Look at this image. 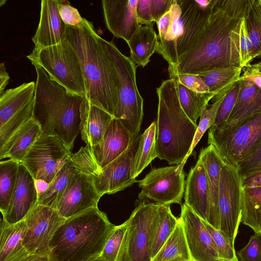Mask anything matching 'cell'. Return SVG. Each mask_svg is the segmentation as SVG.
Returning a JSON list of instances; mask_svg holds the SVG:
<instances>
[{
  "label": "cell",
  "instance_id": "cell-1",
  "mask_svg": "<svg viewBox=\"0 0 261 261\" xmlns=\"http://www.w3.org/2000/svg\"><path fill=\"white\" fill-rule=\"evenodd\" d=\"M249 0H212L207 24L189 51L172 68L177 74H199L212 70L241 66V24Z\"/></svg>",
  "mask_w": 261,
  "mask_h": 261
},
{
  "label": "cell",
  "instance_id": "cell-2",
  "mask_svg": "<svg viewBox=\"0 0 261 261\" xmlns=\"http://www.w3.org/2000/svg\"><path fill=\"white\" fill-rule=\"evenodd\" d=\"M65 37L80 61L87 99L114 117L119 103L120 83L104 39L86 19L82 28L66 25Z\"/></svg>",
  "mask_w": 261,
  "mask_h": 261
},
{
  "label": "cell",
  "instance_id": "cell-3",
  "mask_svg": "<svg viewBox=\"0 0 261 261\" xmlns=\"http://www.w3.org/2000/svg\"><path fill=\"white\" fill-rule=\"evenodd\" d=\"M32 64L37 75L34 116L43 131L59 138L71 151L81 133L82 109L86 97L70 92L40 66Z\"/></svg>",
  "mask_w": 261,
  "mask_h": 261
},
{
  "label": "cell",
  "instance_id": "cell-4",
  "mask_svg": "<svg viewBox=\"0 0 261 261\" xmlns=\"http://www.w3.org/2000/svg\"><path fill=\"white\" fill-rule=\"evenodd\" d=\"M97 207L66 219L49 244L50 261H89L99 257L114 228Z\"/></svg>",
  "mask_w": 261,
  "mask_h": 261
},
{
  "label": "cell",
  "instance_id": "cell-5",
  "mask_svg": "<svg viewBox=\"0 0 261 261\" xmlns=\"http://www.w3.org/2000/svg\"><path fill=\"white\" fill-rule=\"evenodd\" d=\"M159 103L156 122L157 158L169 165H179L191 146L197 128L179 102L177 83L164 81L156 89Z\"/></svg>",
  "mask_w": 261,
  "mask_h": 261
},
{
  "label": "cell",
  "instance_id": "cell-6",
  "mask_svg": "<svg viewBox=\"0 0 261 261\" xmlns=\"http://www.w3.org/2000/svg\"><path fill=\"white\" fill-rule=\"evenodd\" d=\"M211 5L204 8L196 0H173V27L156 51L167 61L168 69L174 67L196 42L207 24Z\"/></svg>",
  "mask_w": 261,
  "mask_h": 261
},
{
  "label": "cell",
  "instance_id": "cell-7",
  "mask_svg": "<svg viewBox=\"0 0 261 261\" xmlns=\"http://www.w3.org/2000/svg\"><path fill=\"white\" fill-rule=\"evenodd\" d=\"M207 143L227 165L238 169L261 145V113L230 128H210Z\"/></svg>",
  "mask_w": 261,
  "mask_h": 261
},
{
  "label": "cell",
  "instance_id": "cell-8",
  "mask_svg": "<svg viewBox=\"0 0 261 261\" xmlns=\"http://www.w3.org/2000/svg\"><path fill=\"white\" fill-rule=\"evenodd\" d=\"M27 58L42 67L51 78L70 92L87 98V88L79 57L65 37L59 43L33 49Z\"/></svg>",
  "mask_w": 261,
  "mask_h": 261
},
{
  "label": "cell",
  "instance_id": "cell-9",
  "mask_svg": "<svg viewBox=\"0 0 261 261\" xmlns=\"http://www.w3.org/2000/svg\"><path fill=\"white\" fill-rule=\"evenodd\" d=\"M120 83L119 103L114 117L120 120L134 138L138 136L143 118V99L136 82L137 65L111 41L103 40Z\"/></svg>",
  "mask_w": 261,
  "mask_h": 261
},
{
  "label": "cell",
  "instance_id": "cell-10",
  "mask_svg": "<svg viewBox=\"0 0 261 261\" xmlns=\"http://www.w3.org/2000/svg\"><path fill=\"white\" fill-rule=\"evenodd\" d=\"M71 154L61 140L42 130L20 163L35 180L49 184Z\"/></svg>",
  "mask_w": 261,
  "mask_h": 261
},
{
  "label": "cell",
  "instance_id": "cell-11",
  "mask_svg": "<svg viewBox=\"0 0 261 261\" xmlns=\"http://www.w3.org/2000/svg\"><path fill=\"white\" fill-rule=\"evenodd\" d=\"M158 205L142 202L132 212L116 261H151L150 229Z\"/></svg>",
  "mask_w": 261,
  "mask_h": 261
},
{
  "label": "cell",
  "instance_id": "cell-12",
  "mask_svg": "<svg viewBox=\"0 0 261 261\" xmlns=\"http://www.w3.org/2000/svg\"><path fill=\"white\" fill-rule=\"evenodd\" d=\"M242 188L238 170L225 164L220 174L219 230L231 239H236L241 222Z\"/></svg>",
  "mask_w": 261,
  "mask_h": 261
},
{
  "label": "cell",
  "instance_id": "cell-13",
  "mask_svg": "<svg viewBox=\"0 0 261 261\" xmlns=\"http://www.w3.org/2000/svg\"><path fill=\"white\" fill-rule=\"evenodd\" d=\"M178 165L152 169L138 180L141 191L140 199H148L161 205L181 204L186 180L184 171L177 170Z\"/></svg>",
  "mask_w": 261,
  "mask_h": 261
},
{
  "label": "cell",
  "instance_id": "cell-14",
  "mask_svg": "<svg viewBox=\"0 0 261 261\" xmlns=\"http://www.w3.org/2000/svg\"><path fill=\"white\" fill-rule=\"evenodd\" d=\"M23 245L30 254L48 255L49 243L65 220L53 208L37 204L25 216Z\"/></svg>",
  "mask_w": 261,
  "mask_h": 261
},
{
  "label": "cell",
  "instance_id": "cell-15",
  "mask_svg": "<svg viewBox=\"0 0 261 261\" xmlns=\"http://www.w3.org/2000/svg\"><path fill=\"white\" fill-rule=\"evenodd\" d=\"M101 197L95 187L92 177L77 169L71 175L56 210L60 216L66 219L97 207Z\"/></svg>",
  "mask_w": 261,
  "mask_h": 261
},
{
  "label": "cell",
  "instance_id": "cell-16",
  "mask_svg": "<svg viewBox=\"0 0 261 261\" xmlns=\"http://www.w3.org/2000/svg\"><path fill=\"white\" fill-rule=\"evenodd\" d=\"M140 138V136L135 138L121 155L102 169L99 175L92 177L100 196L122 191L138 181L132 176V166Z\"/></svg>",
  "mask_w": 261,
  "mask_h": 261
},
{
  "label": "cell",
  "instance_id": "cell-17",
  "mask_svg": "<svg viewBox=\"0 0 261 261\" xmlns=\"http://www.w3.org/2000/svg\"><path fill=\"white\" fill-rule=\"evenodd\" d=\"M181 219L192 261H214L218 253L203 220L186 203L181 207Z\"/></svg>",
  "mask_w": 261,
  "mask_h": 261
},
{
  "label": "cell",
  "instance_id": "cell-18",
  "mask_svg": "<svg viewBox=\"0 0 261 261\" xmlns=\"http://www.w3.org/2000/svg\"><path fill=\"white\" fill-rule=\"evenodd\" d=\"M138 0H102L106 25L113 35L129 41L140 27L136 13Z\"/></svg>",
  "mask_w": 261,
  "mask_h": 261
},
{
  "label": "cell",
  "instance_id": "cell-19",
  "mask_svg": "<svg viewBox=\"0 0 261 261\" xmlns=\"http://www.w3.org/2000/svg\"><path fill=\"white\" fill-rule=\"evenodd\" d=\"M38 199L35 180L28 169L19 163L14 192L8 210L2 215L3 220L9 224L21 221L37 204Z\"/></svg>",
  "mask_w": 261,
  "mask_h": 261
},
{
  "label": "cell",
  "instance_id": "cell-20",
  "mask_svg": "<svg viewBox=\"0 0 261 261\" xmlns=\"http://www.w3.org/2000/svg\"><path fill=\"white\" fill-rule=\"evenodd\" d=\"M134 139L121 122L114 118L101 142L90 146L92 153L98 165L103 169L121 155Z\"/></svg>",
  "mask_w": 261,
  "mask_h": 261
},
{
  "label": "cell",
  "instance_id": "cell-21",
  "mask_svg": "<svg viewBox=\"0 0 261 261\" xmlns=\"http://www.w3.org/2000/svg\"><path fill=\"white\" fill-rule=\"evenodd\" d=\"M66 24L62 21L56 0H42L39 22L32 40L34 49L59 43L65 37Z\"/></svg>",
  "mask_w": 261,
  "mask_h": 261
},
{
  "label": "cell",
  "instance_id": "cell-22",
  "mask_svg": "<svg viewBox=\"0 0 261 261\" xmlns=\"http://www.w3.org/2000/svg\"><path fill=\"white\" fill-rule=\"evenodd\" d=\"M198 160L205 169L208 188L209 210L206 222L219 230L218 198L220 174L225 164L214 147L211 144L201 150Z\"/></svg>",
  "mask_w": 261,
  "mask_h": 261
},
{
  "label": "cell",
  "instance_id": "cell-23",
  "mask_svg": "<svg viewBox=\"0 0 261 261\" xmlns=\"http://www.w3.org/2000/svg\"><path fill=\"white\" fill-rule=\"evenodd\" d=\"M185 203L202 219L207 221L209 210V195L205 169L198 160L186 180Z\"/></svg>",
  "mask_w": 261,
  "mask_h": 261
},
{
  "label": "cell",
  "instance_id": "cell-24",
  "mask_svg": "<svg viewBox=\"0 0 261 261\" xmlns=\"http://www.w3.org/2000/svg\"><path fill=\"white\" fill-rule=\"evenodd\" d=\"M240 81L239 92L226 122L222 126L214 128L236 127L252 116L261 113V89L252 82Z\"/></svg>",
  "mask_w": 261,
  "mask_h": 261
},
{
  "label": "cell",
  "instance_id": "cell-25",
  "mask_svg": "<svg viewBox=\"0 0 261 261\" xmlns=\"http://www.w3.org/2000/svg\"><path fill=\"white\" fill-rule=\"evenodd\" d=\"M42 132V125L34 116L0 148V159L8 158L20 163Z\"/></svg>",
  "mask_w": 261,
  "mask_h": 261
},
{
  "label": "cell",
  "instance_id": "cell-26",
  "mask_svg": "<svg viewBox=\"0 0 261 261\" xmlns=\"http://www.w3.org/2000/svg\"><path fill=\"white\" fill-rule=\"evenodd\" d=\"M114 118L86 98L82 109L80 134L82 140L91 146L99 144Z\"/></svg>",
  "mask_w": 261,
  "mask_h": 261
},
{
  "label": "cell",
  "instance_id": "cell-27",
  "mask_svg": "<svg viewBox=\"0 0 261 261\" xmlns=\"http://www.w3.org/2000/svg\"><path fill=\"white\" fill-rule=\"evenodd\" d=\"M36 83H24L0 95V126L14 115L35 105Z\"/></svg>",
  "mask_w": 261,
  "mask_h": 261
},
{
  "label": "cell",
  "instance_id": "cell-28",
  "mask_svg": "<svg viewBox=\"0 0 261 261\" xmlns=\"http://www.w3.org/2000/svg\"><path fill=\"white\" fill-rule=\"evenodd\" d=\"M26 228L24 219L13 224L1 220L0 261H21L30 255L23 245Z\"/></svg>",
  "mask_w": 261,
  "mask_h": 261
},
{
  "label": "cell",
  "instance_id": "cell-29",
  "mask_svg": "<svg viewBox=\"0 0 261 261\" xmlns=\"http://www.w3.org/2000/svg\"><path fill=\"white\" fill-rule=\"evenodd\" d=\"M153 26L140 25L136 34L127 43L130 49V60L138 66L144 67L156 52L159 42Z\"/></svg>",
  "mask_w": 261,
  "mask_h": 261
},
{
  "label": "cell",
  "instance_id": "cell-30",
  "mask_svg": "<svg viewBox=\"0 0 261 261\" xmlns=\"http://www.w3.org/2000/svg\"><path fill=\"white\" fill-rule=\"evenodd\" d=\"M177 219L170 205L159 204L152 221L150 234V254L151 260L174 230Z\"/></svg>",
  "mask_w": 261,
  "mask_h": 261
},
{
  "label": "cell",
  "instance_id": "cell-31",
  "mask_svg": "<svg viewBox=\"0 0 261 261\" xmlns=\"http://www.w3.org/2000/svg\"><path fill=\"white\" fill-rule=\"evenodd\" d=\"M151 261H192L181 219Z\"/></svg>",
  "mask_w": 261,
  "mask_h": 261
},
{
  "label": "cell",
  "instance_id": "cell-32",
  "mask_svg": "<svg viewBox=\"0 0 261 261\" xmlns=\"http://www.w3.org/2000/svg\"><path fill=\"white\" fill-rule=\"evenodd\" d=\"M242 68L230 66L216 69L198 74L208 87L210 92L216 94L214 97L226 95L240 81Z\"/></svg>",
  "mask_w": 261,
  "mask_h": 261
},
{
  "label": "cell",
  "instance_id": "cell-33",
  "mask_svg": "<svg viewBox=\"0 0 261 261\" xmlns=\"http://www.w3.org/2000/svg\"><path fill=\"white\" fill-rule=\"evenodd\" d=\"M157 158L156 149V122L153 121L140 136L138 146L134 156L132 174L136 178Z\"/></svg>",
  "mask_w": 261,
  "mask_h": 261
},
{
  "label": "cell",
  "instance_id": "cell-34",
  "mask_svg": "<svg viewBox=\"0 0 261 261\" xmlns=\"http://www.w3.org/2000/svg\"><path fill=\"white\" fill-rule=\"evenodd\" d=\"M241 222L261 238V187H243Z\"/></svg>",
  "mask_w": 261,
  "mask_h": 261
},
{
  "label": "cell",
  "instance_id": "cell-35",
  "mask_svg": "<svg viewBox=\"0 0 261 261\" xmlns=\"http://www.w3.org/2000/svg\"><path fill=\"white\" fill-rule=\"evenodd\" d=\"M76 170L70 157L49 184L48 188L38 196L37 204L48 206L56 210L67 187L71 175Z\"/></svg>",
  "mask_w": 261,
  "mask_h": 261
},
{
  "label": "cell",
  "instance_id": "cell-36",
  "mask_svg": "<svg viewBox=\"0 0 261 261\" xmlns=\"http://www.w3.org/2000/svg\"><path fill=\"white\" fill-rule=\"evenodd\" d=\"M177 83L178 95L180 105L190 119L197 124V120L208 106L210 100L216 96L214 93H199Z\"/></svg>",
  "mask_w": 261,
  "mask_h": 261
},
{
  "label": "cell",
  "instance_id": "cell-37",
  "mask_svg": "<svg viewBox=\"0 0 261 261\" xmlns=\"http://www.w3.org/2000/svg\"><path fill=\"white\" fill-rule=\"evenodd\" d=\"M19 163L12 159L0 162V210L4 214L15 188Z\"/></svg>",
  "mask_w": 261,
  "mask_h": 261
},
{
  "label": "cell",
  "instance_id": "cell-38",
  "mask_svg": "<svg viewBox=\"0 0 261 261\" xmlns=\"http://www.w3.org/2000/svg\"><path fill=\"white\" fill-rule=\"evenodd\" d=\"M226 95L213 99V103L210 106V107L207 108V107H206L203 111L200 116L199 122L197 125V128L191 146L183 161L178 165L177 168L178 171L181 172L183 170V167L187 159L192 154L194 148L206 130L210 128L214 124L218 109Z\"/></svg>",
  "mask_w": 261,
  "mask_h": 261
},
{
  "label": "cell",
  "instance_id": "cell-39",
  "mask_svg": "<svg viewBox=\"0 0 261 261\" xmlns=\"http://www.w3.org/2000/svg\"><path fill=\"white\" fill-rule=\"evenodd\" d=\"M245 21L254 59L261 56V5L258 0H251Z\"/></svg>",
  "mask_w": 261,
  "mask_h": 261
},
{
  "label": "cell",
  "instance_id": "cell-40",
  "mask_svg": "<svg viewBox=\"0 0 261 261\" xmlns=\"http://www.w3.org/2000/svg\"><path fill=\"white\" fill-rule=\"evenodd\" d=\"M71 160L78 170L90 176H97L102 171V169L97 163L92 153L89 144L82 147L77 152L72 154Z\"/></svg>",
  "mask_w": 261,
  "mask_h": 261
},
{
  "label": "cell",
  "instance_id": "cell-41",
  "mask_svg": "<svg viewBox=\"0 0 261 261\" xmlns=\"http://www.w3.org/2000/svg\"><path fill=\"white\" fill-rule=\"evenodd\" d=\"M34 106L30 107L14 115L5 124L0 126V148L17 130L34 117Z\"/></svg>",
  "mask_w": 261,
  "mask_h": 261
},
{
  "label": "cell",
  "instance_id": "cell-42",
  "mask_svg": "<svg viewBox=\"0 0 261 261\" xmlns=\"http://www.w3.org/2000/svg\"><path fill=\"white\" fill-rule=\"evenodd\" d=\"M204 224L216 245L218 258L231 259L237 256L234 249V239L228 237L220 230L213 227L205 221Z\"/></svg>",
  "mask_w": 261,
  "mask_h": 261
},
{
  "label": "cell",
  "instance_id": "cell-43",
  "mask_svg": "<svg viewBox=\"0 0 261 261\" xmlns=\"http://www.w3.org/2000/svg\"><path fill=\"white\" fill-rule=\"evenodd\" d=\"M127 223V220L122 224L115 226L106 242L99 257L106 261H116Z\"/></svg>",
  "mask_w": 261,
  "mask_h": 261
},
{
  "label": "cell",
  "instance_id": "cell-44",
  "mask_svg": "<svg viewBox=\"0 0 261 261\" xmlns=\"http://www.w3.org/2000/svg\"><path fill=\"white\" fill-rule=\"evenodd\" d=\"M240 81H238L229 91L222 102L211 128L220 127L226 122L236 103L239 90Z\"/></svg>",
  "mask_w": 261,
  "mask_h": 261
},
{
  "label": "cell",
  "instance_id": "cell-45",
  "mask_svg": "<svg viewBox=\"0 0 261 261\" xmlns=\"http://www.w3.org/2000/svg\"><path fill=\"white\" fill-rule=\"evenodd\" d=\"M56 1L60 16L66 25L79 28L84 26L85 18L81 16L77 9L72 7L67 1Z\"/></svg>",
  "mask_w": 261,
  "mask_h": 261
},
{
  "label": "cell",
  "instance_id": "cell-46",
  "mask_svg": "<svg viewBox=\"0 0 261 261\" xmlns=\"http://www.w3.org/2000/svg\"><path fill=\"white\" fill-rule=\"evenodd\" d=\"M239 43L241 66L243 68L250 64L254 59L253 46L249 37L245 18L242 20L241 24Z\"/></svg>",
  "mask_w": 261,
  "mask_h": 261
},
{
  "label": "cell",
  "instance_id": "cell-47",
  "mask_svg": "<svg viewBox=\"0 0 261 261\" xmlns=\"http://www.w3.org/2000/svg\"><path fill=\"white\" fill-rule=\"evenodd\" d=\"M241 261H261V238L254 234L246 245L237 252Z\"/></svg>",
  "mask_w": 261,
  "mask_h": 261
},
{
  "label": "cell",
  "instance_id": "cell-48",
  "mask_svg": "<svg viewBox=\"0 0 261 261\" xmlns=\"http://www.w3.org/2000/svg\"><path fill=\"white\" fill-rule=\"evenodd\" d=\"M170 79L175 80L177 83L182 84L188 89L199 93L210 92L208 87L197 74H177Z\"/></svg>",
  "mask_w": 261,
  "mask_h": 261
},
{
  "label": "cell",
  "instance_id": "cell-49",
  "mask_svg": "<svg viewBox=\"0 0 261 261\" xmlns=\"http://www.w3.org/2000/svg\"><path fill=\"white\" fill-rule=\"evenodd\" d=\"M238 170L242 178L261 172V145L252 156L239 165Z\"/></svg>",
  "mask_w": 261,
  "mask_h": 261
},
{
  "label": "cell",
  "instance_id": "cell-50",
  "mask_svg": "<svg viewBox=\"0 0 261 261\" xmlns=\"http://www.w3.org/2000/svg\"><path fill=\"white\" fill-rule=\"evenodd\" d=\"M174 21V11L172 3L169 10L156 22L159 30L160 41L164 40L170 33L172 30Z\"/></svg>",
  "mask_w": 261,
  "mask_h": 261
},
{
  "label": "cell",
  "instance_id": "cell-51",
  "mask_svg": "<svg viewBox=\"0 0 261 261\" xmlns=\"http://www.w3.org/2000/svg\"><path fill=\"white\" fill-rule=\"evenodd\" d=\"M240 81H249L261 89V62L249 64L242 69Z\"/></svg>",
  "mask_w": 261,
  "mask_h": 261
},
{
  "label": "cell",
  "instance_id": "cell-52",
  "mask_svg": "<svg viewBox=\"0 0 261 261\" xmlns=\"http://www.w3.org/2000/svg\"><path fill=\"white\" fill-rule=\"evenodd\" d=\"M151 0H138L136 13L141 25H149L154 22L151 12Z\"/></svg>",
  "mask_w": 261,
  "mask_h": 261
},
{
  "label": "cell",
  "instance_id": "cell-53",
  "mask_svg": "<svg viewBox=\"0 0 261 261\" xmlns=\"http://www.w3.org/2000/svg\"><path fill=\"white\" fill-rule=\"evenodd\" d=\"M172 0H151V12L155 22L170 9Z\"/></svg>",
  "mask_w": 261,
  "mask_h": 261
},
{
  "label": "cell",
  "instance_id": "cell-54",
  "mask_svg": "<svg viewBox=\"0 0 261 261\" xmlns=\"http://www.w3.org/2000/svg\"><path fill=\"white\" fill-rule=\"evenodd\" d=\"M242 187H261V172L242 178Z\"/></svg>",
  "mask_w": 261,
  "mask_h": 261
},
{
  "label": "cell",
  "instance_id": "cell-55",
  "mask_svg": "<svg viewBox=\"0 0 261 261\" xmlns=\"http://www.w3.org/2000/svg\"><path fill=\"white\" fill-rule=\"evenodd\" d=\"M10 76L6 71V68L4 63L0 65V95L5 91V88L8 84Z\"/></svg>",
  "mask_w": 261,
  "mask_h": 261
},
{
  "label": "cell",
  "instance_id": "cell-56",
  "mask_svg": "<svg viewBox=\"0 0 261 261\" xmlns=\"http://www.w3.org/2000/svg\"><path fill=\"white\" fill-rule=\"evenodd\" d=\"M49 184L42 180H35V186L38 196L43 193L48 187Z\"/></svg>",
  "mask_w": 261,
  "mask_h": 261
},
{
  "label": "cell",
  "instance_id": "cell-57",
  "mask_svg": "<svg viewBox=\"0 0 261 261\" xmlns=\"http://www.w3.org/2000/svg\"><path fill=\"white\" fill-rule=\"evenodd\" d=\"M21 261H50L48 255L30 254Z\"/></svg>",
  "mask_w": 261,
  "mask_h": 261
},
{
  "label": "cell",
  "instance_id": "cell-58",
  "mask_svg": "<svg viewBox=\"0 0 261 261\" xmlns=\"http://www.w3.org/2000/svg\"><path fill=\"white\" fill-rule=\"evenodd\" d=\"M214 261H239L237 256L234 258L231 259H223L220 258H217Z\"/></svg>",
  "mask_w": 261,
  "mask_h": 261
},
{
  "label": "cell",
  "instance_id": "cell-59",
  "mask_svg": "<svg viewBox=\"0 0 261 261\" xmlns=\"http://www.w3.org/2000/svg\"><path fill=\"white\" fill-rule=\"evenodd\" d=\"M89 261H106V260H104L103 259H102L101 257L99 256V257H98L97 258L92 259L90 260Z\"/></svg>",
  "mask_w": 261,
  "mask_h": 261
},
{
  "label": "cell",
  "instance_id": "cell-60",
  "mask_svg": "<svg viewBox=\"0 0 261 261\" xmlns=\"http://www.w3.org/2000/svg\"><path fill=\"white\" fill-rule=\"evenodd\" d=\"M258 1H259V3H260V5H261V0H258Z\"/></svg>",
  "mask_w": 261,
  "mask_h": 261
}]
</instances>
